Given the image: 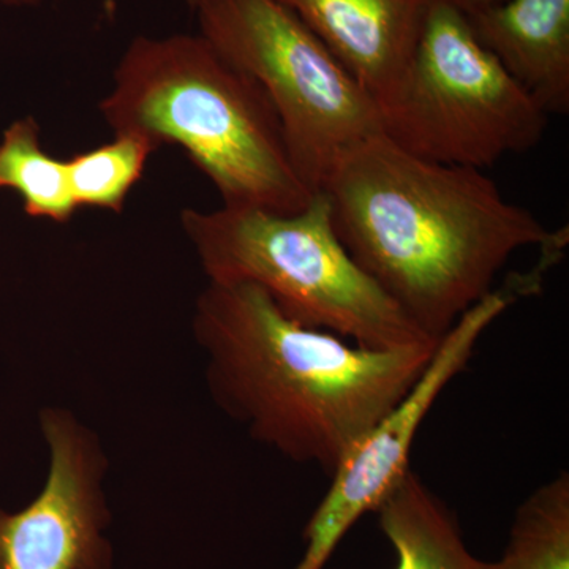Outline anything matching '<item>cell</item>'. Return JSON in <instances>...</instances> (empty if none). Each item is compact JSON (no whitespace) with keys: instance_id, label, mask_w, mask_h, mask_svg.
I'll return each mask as SVG.
<instances>
[{"instance_id":"cell-8","label":"cell","mask_w":569,"mask_h":569,"mask_svg":"<svg viewBox=\"0 0 569 569\" xmlns=\"http://www.w3.org/2000/svg\"><path fill=\"white\" fill-rule=\"evenodd\" d=\"M41 422L50 475L29 507L14 515L0 509V569H110L102 458L73 419L50 411Z\"/></svg>"},{"instance_id":"cell-6","label":"cell","mask_w":569,"mask_h":569,"mask_svg":"<svg viewBox=\"0 0 569 569\" xmlns=\"http://www.w3.org/2000/svg\"><path fill=\"white\" fill-rule=\"evenodd\" d=\"M192 9L201 36L274 104L310 189L343 152L381 133L373 97L279 0H194Z\"/></svg>"},{"instance_id":"cell-16","label":"cell","mask_w":569,"mask_h":569,"mask_svg":"<svg viewBox=\"0 0 569 569\" xmlns=\"http://www.w3.org/2000/svg\"><path fill=\"white\" fill-rule=\"evenodd\" d=\"M43 2V0H0V3H6V6L10 7H31L39 6V3ZM189 6L192 7L194 0H187Z\"/></svg>"},{"instance_id":"cell-3","label":"cell","mask_w":569,"mask_h":569,"mask_svg":"<svg viewBox=\"0 0 569 569\" xmlns=\"http://www.w3.org/2000/svg\"><path fill=\"white\" fill-rule=\"evenodd\" d=\"M100 112L114 134H138L157 149L181 146L224 208L290 213L316 194L261 86L201 33L134 37Z\"/></svg>"},{"instance_id":"cell-4","label":"cell","mask_w":569,"mask_h":569,"mask_svg":"<svg viewBox=\"0 0 569 569\" xmlns=\"http://www.w3.org/2000/svg\"><path fill=\"white\" fill-rule=\"evenodd\" d=\"M181 223L209 282L252 283L296 323L376 350L438 342L347 252L320 190L301 211L186 209Z\"/></svg>"},{"instance_id":"cell-2","label":"cell","mask_w":569,"mask_h":569,"mask_svg":"<svg viewBox=\"0 0 569 569\" xmlns=\"http://www.w3.org/2000/svg\"><path fill=\"white\" fill-rule=\"evenodd\" d=\"M217 403L261 443L329 478L421 376L432 346L376 350L283 316L252 283H212L194 312Z\"/></svg>"},{"instance_id":"cell-9","label":"cell","mask_w":569,"mask_h":569,"mask_svg":"<svg viewBox=\"0 0 569 569\" xmlns=\"http://www.w3.org/2000/svg\"><path fill=\"white\" fill-rule=\"evenodd\" d=\"M279 2L316 33L378 103L410 61L430 0Z\"/></svg>"},{"instance_id":"cell-10","label":"cell","mask_w":569,"mask_h":569,"mask_svg":"<svg viewBox=\"0 0 569 569\" xmlns=\"http://www.w3.org/2000/svg\"><path fill=\"white\" fill-rule=\"evenodd\" d=\"M467 17L482 47L546 114H567L569 0H500Z\"/></svg>"},{"instance_id":"cell-11","label":"cell","mask_w":569,"mask_h":569,"mask_svg":"<svg viewBox=\"0 0 569 569\" xmlns=\"http://www.w3.org/2000/svg\"><path fill=\"white\" fill-rule=\"evenodd\" d=\"M376 512L395 550V569H496L468 549L455 512L415 471L403 475Z\"/></svg>"},{"instance_id":"cell-1","label":"cell","mask_w":569,"mask_h":569,"mask_svg":"<svg viewBox=\"0 0 569 569\" xmlns=\"http://www.w3.org/2000/svg\"><path fill=\"white\" fill-rule=\"evenodd\" d=\"M318 190L347 252L436 340L519 250L569 242L568 227L549 230L485 171L419 159L381 133L343 152Z\"/></svg>"},{"instance_id":"cell-14","label":"cell","mask_w":569,"mask_h":569,"mask_svg":"<svg viewBox=\"0 0 569 569\" xmlns=\"http://www.w3.org/2000/svg\"><path fill=\"white\" fill-rule=\"evenodd\" d=\"M157 148L138 134H114V140L67 160L71 197L77 208L121 212L134 183Z\"/></svg>"},{"instance_id":"cell-7","label":"cell","mask_w":569,"mask_h":569,"mask_svg":"<svg viewBox=\"0 0 569 569\" xmlns=\"http://www.w3.org/2000/svg\"><path fill=\"white\" fill-rule=\"evenodd\" d=\"M563 254L560 249L541 252L533 268L509 274L438 339L421 376L332 475L331 485L307 522L305 553L293 569H325L356 522L377 511L411 470V448L422 422L438 397L466 370L486 329L520 299L538 295L546 276L563 260Z\"/></svg>"},{"instance_id":"cell-5","label":"cell","mask_w":569,"mask_h":569,"mask_svg":"<svg viewBox=\"0 0 569 569\" xmlns=\"http://www.w3.org/2000/svg\"><path fill=\"white\" fill-rule=\"evenodd\" d=\"M377 104L381 134L403 151L481 171L533 149L549 118L452 0H430L410 61Z\"/></svg>"},{"instance_id":"cell-13","label":"cell","mask_w":569,"mask_h":569,"mask_svg":"<svg viewBox=\"0 0 569 569\" xmlns=\"http://www.w3.org/2000/svg\"><path fill=\"white\" fill-rule=\"evenodd\" d=\"M496 569H569V473L539 486L520 503Z\"/></svg>"},{"instance_id":"cell-15","label":"cell","mask_w":569,"mask_h":569,"mask_svg":"<svg viewBox=\"0 0 569 569\" xmlns=\"http://www.w3.org/2000/svg\"><path fill=\"white\" fill-rule=\"evenodd\" d=\"M460 10L466 11L467 14L475 13V11L486 9V7L493 6L500 0H452Z\"/></svg>"},{"instance_id":"cell-12","label":"cell","mask_w":569,"mask_h":569,"mask_svg":"<svg viewBox=\"0 0 569 569\" xmlns=\"http://www.w3.org/2000/svg\"><path fill=\"white\" fill-rule=\"evenodd\" d=\"M0 189L20 193L24 211L37 219L69 222L77 211L67 162L40 146V127L32 118L11 123L0 142Z\"/></svg>"}]
</instances>
